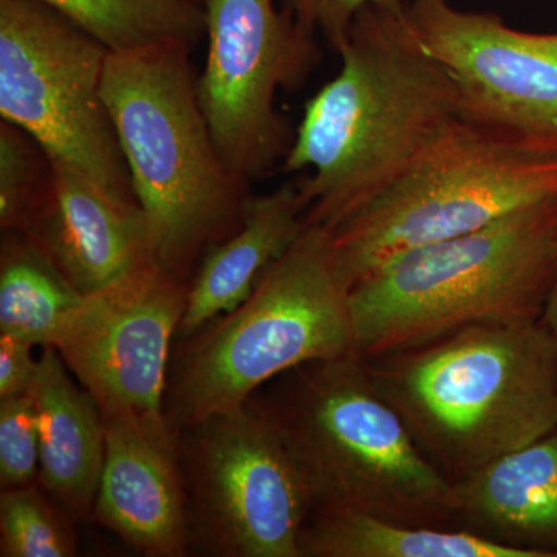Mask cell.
I'll return each mask as SVG.
<instances>
[{
    "label": "cell",
    "mask_w": 557,
    "mask_h": 557,
    "mask_svg": "<svg viewBox=\"0 0 557 557\" xmlns=\"http://www.w3.org/2000/svg\"><path fill=\"white\" fill-rule=\"evenodd\" d=\"M25 234L83 295L152 259L145 214L67 161L50 159V178L24 220Z\"/></svg>",
    "instance_id": "obj_13"
},
{
    "label": "cell",
    "mask_w": 557,
    "mask_h": 557,
    "mask_svg": "<svg viewBox=\"0 0 557 557\" xmlns=\"http://www.w3.org/2000/svg\"><path fill=\"white\" fill-rule=\"evenodd\" d=\"M42 348L30 388L39 417L38 482L54 500L84 516L94 509L104 467V420L60 354Z\"/></svg>",
    "instance_id": "obj_17"
},
{
    "label": "cell",
    "mask_w": 557,
    "mask_h": 557,
    "mask_svg": "<svg viewBox=\"0 0 557 557\" xmlns=\"http://www.w3.org/2000/svg\"><path fill=\"white\" fill-rule=\"evenodd\" d=\"M249 401L193 426L201 536L222 556L302 557L310 487L276 418Z\"/></svg>",
    "instance_id": "obj_10"
},
{
    "label": "cell",
    "mask_w": 557,
    "mask_h": 557,
    "mask_svg": "<svg viewBox=\"0 0 557 557\" xmlns=\"http://www.w3.org/2000/svg\"><path fill=\"white\" fill-rule=\"evenodd\" d=\"M3 234L0 336L51 346L84 295L25 234Z\"/></svg>",
    "instance_id": "obj_19"
},
{
    "label": "cell",
    "mask_w": 557,
    "mask_h": 557,
    "mask_svg": "<svg viewBox=\"0 0 557 557\" xmlns=\"http://www.w3.org/2000/svg\"><path fill=\"white\" fill-rule=\"evenodd\" d=\"M454 483V527L527 557H557V429Z\"/></svg>",
    "instance_id": "obj_15"
},
{
    "label": "cell",
    "mask_w": 557,
    "mask_h": 557,
    "mask_svg": "<svg viewBox=\"0 0 557 557\" xmlns=\"http://www.w3.org/2000/svg\"><path fill=\"white\" fill-rule=\"evenodd\" d=\"M410 2L412 0H288L287 9L300 27L322 36L338 53L347 42L351 24L359 11L366 7L406 11Z\"/></svg>",
    "instance_id": "obj_24"
},
{
    "label": "cell",
    "mask_w": 557,
    "mask_h": 557,
    "mask_svg": "<svg viewBox=\"0 0 557 557\" xmlns=\"http://www.w3.org/2000/svg\"><path fill=\"white\" fill-rule=\"evenodd\" d=\"M557 199V137L463 112L332 233L348 288L399 252Z\"/></svg>",
    "instance_id": "obj_5"
},
{
    "label": "cell",
    "mask_w": 557,
    "mask_h": 557,
    "mask_svg": "<svg viewBox=\"0 0 557 557\" xmlns=\"http://www.w3.org/2000/svg\"><path fill=\"white\" fill-rule=\"evenodd\" d=\"M341 70L307 101L282 171L298 180L307 222L333 230L403 174L465 110L457 81L406 11L366 7L338 51Z\"/></svg>",
    "instance_id": "obj_1"
},
{
    "label": "cell",
    "mask_w": 557,
    "mask_h": 557,
    "mask_svg": "<svg viewBox=\"0 0 557 557\" xmlns=\"http://www.w3.org/2000/svg\"><path fill=\"white\" fill-rule=\"evenodd\" d=\"M44 493L33 485L2 490L0 556H75L72 531Z\"/></svg>",
    "instance_id": "obj_21"
},
{
    "label": "cell",
    "mask_w": 557,
    "mask_h": 557,
    "mask_svg": "<svg viewBox=\"0 0 557 557\" xmlns=\"http://www.w3.org/2000/svg\"><path fill=\"white\" fill-rule=\"evenodd\" d=\"M302 557H527L456 527L416 525L361 515L314 512Z\"/></svg>",
    "instance_id": "obj_18"
},
{
    "label": "cell",
    "mask_w": 557,
    "mask_h": 557,
    "mask_svg": "<svg viewBox=\"0 0 557 557\" xmlns=\"http://www.w3.org/2000/svg\"><path fill=\"white\" fill-rule=\"evenodd\" d=\"M109 50L40 0H0V115L49 159L135 200L102 98Z\"/></svg>",
    "instance_id": "obj_8"
},
{
    "label": "cell",
    "mask_w": 557,
    "mask_h": 557,
    "mask_svg": "<svg viewBox=\"0 0 557 557\" xmlns=\"http://www.w3.org/2000/svg\"><path fill=\"white\" fill-rule=\"evenodd\" d=\"M104 426L95 519L141 555L182 556L189 527L170 418H108Z\"/></svg>",
    "instance_id": "obj_14"
},
{
    "label": "cell",
    "mask_w": 557,
    "mask_h": 557,
    "mask_svg": "<svg viewBox=\"0 0 557 557\" xmlns=\"http://www.w3.org/2000/svg\"><path fill=\"white\" fill-rule=\"evenodd\" d=\"M188 284L153 260L84 295L51 347L101 410L116 417H164L172 339Z\"/></svg>",
    "instance_id": "obj_11"
},
{
    "label": "cell",
    "mask_w": 557,
    "mask_h": 557,
    "mask_svg": "<svg viewBox=\"0 0 557 557\" xmlns=\"http://www.w3.org/2000/svg\"><path fill=\"white\" fill-rule=\"evenodd\" d=\"M50 178V159L39 143L14 124H0V226L17 231Z\"/></svg>",
    "instance_id": "obj_22"
},
{
    "label": "cell",
    "mask_w": 557,
    "mask_h": 557,
    "mask_svg": "<svg viewBox=\"0 0 557 557\" xmlns=\"http://www.w3.org/2000/svg\"><path fill=\"white\" fill-rule=\"evenodd\" d=\"M35 347L28 341L0 336V399L30 392L39 364Z\"/></svg>",
    "instance_id": "obj_25"
},
{
    "label": "cell",
    "mask_w": 557,
    "mask_h": 557,
    "mask_svg": "<svg viewBox=\"0 0 557 557\" xmlns=\"http://www.w3.org/2000/svg\"><path fill=\"white\" fill-rule=\"evenodd\" d=\"M200 2H201V0H200Z\"/></svg>",
    "instance_id": "obj_27"
},
{
    "label": "cell",
    "mask_w": 557,
    "mask_h": 557,
    "mask_svg": "<svg viewBox=\"0 0 557 557\" xmlns=\"http://www.w3.org/2000/svg\"><path fill=\"white\" fill-rule=\"evenodd\" d=\"M164 42L109 51L102 98L145 214L152 259L185 281L242 222L248 183L228 170L200 108L189 54Z\"/></svg>",
    "instance_id": "obj_3"
},
{
    "label": "cell",
    "mask_w": 557,
    "mask_h": 557,
    "mask_svg": "<svg viewBox=\"0 0 557 557\" xmlns=\"http://www.w3.org/2000/svg\"><path fill=\"white\" fill-rule=\"evenodd\" d=\"M542 319H544L545 324H547L553 332L557 333V278L555 285H553L552 292H549Z\"/></svg>",
    "instance_id": "obj_26"
},
{
    "label": "cell",
    "mask_w": 557,
    "mask_h": 557,
    "mask_svg": "<svg viewBox=\"0 0 557 557\" xmlns=\"http://www.w3.org/2000/svg\"><path fill=\"white\" fill-rule=\"evenodd\" d=\"M366 361L417 445L453 482L557 429V333L542 318L472 325Z\"/></svg>",
    "instance_id": "obj_2"
},
{
    "label": "cell",
    "mask_w": 557,
    "mask_h": 557,
    "mask_svg": "<svg viewBox=\"0 0 557 557\" xmlns=\"http://www.w3.org/2000/svg\"><path fill=\"white\" fill-rule=\"evenodd\" d=\"M39 417L32 392L0 399V485L14 490L39 478Z\"/></svg>",
    "instance_id": "obj_23"
},
{
    "label": "cell",
    "mask_w": 557,
    "mask_h": 557,
    "mask_svg": "<svg viewBox=\"0 0 557 557\" xmlns=\"http://www.w3.org/2000/svg\"><path fill=\"white\" fill-rule=\"evenodd\" d=\"M406 17L457 81L468 113L557 137V33L516 30L448 0H412Z\"/></svg>",
    "instance_id": "obj_12"
},
{
    "label": "cell",
    "mask_w": 557,
    "mask_h": 557,
    "mask_svg": "<svg viewBox=\"0 0 557 557\" xmlns=\"http://www.w3.org/2000/svg\"><path fill=\"white\" fill-rule=\"evenodd\" d=\"M271 408L313 498V512H361L454 527V483L417 445L359 355L299 368Z\"/></svg>",
    "instance_id": "obj_6"
},
{
    "label": "cell",
    "mask_w": 557,
    "mask_h": 557,
    "mask_svg": "<svg viewBox=\"0 0 557 557\" xmlns=\"http://www.w3.org/2000/svg\"><path fill=\"white\" fill-rule=\"evenodd\" d=\"M67 17L109 51L164 42L196 46L207 36L200 0H40Z\"/></svg>",
    "instance_id": "obj_20"
},
{
    "label": "cell",
    "mask_w": 557,
    "mask_h": 557,
    "mask_svg": "<svg viewBox=\"0 0 557 557\" xmlns=\"http://www.w3.org/2000/svg\"><path fill=\"white\" fill-rule=\"evenodd\" d=\"M348 293L332 233L307 222L251 295L196 333L168 384L172 420L196 426L281 373L358 355Z\"/></svg>",
    "instance_id": "obj_7"
},
{
    "label": "cell",
    "mask_w": 557,
    "mask_h": 557,
    "mask_svg": "<svg viewBox=\"0 0 557 557\" xmlns=\"http://www.w3.org/2000/svg\"><path fill=\"white\" fill-rule=\"evenodd\" d=\"M208 54L200 108L223 163L249 183L284 163L295 134L277 90L296 91L321 62L318 36L274 0H201Z\"/></svg>",
    "instance_id": "obj_9"
},
{
    "label": "cell",
    "mask_w": 557,
    "mask_h": 557,
    "mask_svg": "<svg viewBox=\"0 0 557 557\" xmlns=\"http://www.w3.org/2000/svg\"><path fill=\"white\" fill-rule=\"evenodd\" d=\"M307 226V203L298 182L248 197L239 228L212 245L188 284L178 333L193 336L251 295L262 274L287 252Z\"/></svg>",
    "instance_id": "obj_16"
},
{
    "label": "cell",
    "mask_w": 557,
    "mask_h": 557,
    "mask_svg": "<svg viewBox=\"0 0 557 557\" xmlns=\"http://www.w3.org/2000/svg\"><path fill=\"white\" fill-rule=\"evenodd\" d=\"M557 278V199L399 252L348 293L357 354L426 346L472 327L542 318Z\"/></svg>",
    "instance_id": "obj_4"
}]
</instances>
